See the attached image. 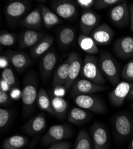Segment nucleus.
<instances>
[{"instance_id": "nucleus-1", "label": "nucleus", "mask_w": 133, "mask_h": 149, "mask_svg": "<svg viewBox=\"0 0 133 149\" xmlns=\"http://www.w3.org/2000/svg\"><path fill=\"white\" fill-rule=\"evenodd\" d=\"M37 86L38 82L34 74H29L25 79L23 88L21 93L24 116L29 115L34 109L38 93Z\"/></svg>"}, {"instance_id": "nucleus-2", "label": "nucleus", "mask_w": 133, "mask_h": 149, "mask_svg": "<svg viewBox=\"0 0 133 149\" xmlns=\"http://www.w3.org/2000/svg\"><path fill=\"white\" fill-rule=\"evenodd\" d=\"M98 65L103 77L112 85L116 86L120 80L119 66L115 58L107 52L101 53Z\"/></svg>"}, {"instance_id": "nucleus-3", "label": "nucleus", "mask_w": 133, "mask_h": 149, "mask_svg": "<svg viewBox=\"0 0 133 149\" xmlns=\"http://www.w3.org/2000/svg\"><path fill=\"white\" fill-rule=\"evenodd\" d=\"M81 74L82 78L95 84L102 85H104L106 84V80L100 70L97 60L93 55L87 54L86 56Z\"/></svg>"}, {"instance_id": "nucleus-4", "label": "nucleus", "mask_w": 133, "mask_h": 149, "mask_svg": "<svg viewBox=\"0 0 133 149\" xmlns=\"http://www.w3.org/2000/svg\"><path fill=\"white\" fill-rule=\"evenodd\" d=\"M72 134V130L68 124L54 125L51 127L41 139L42 145L47 146L66 140Z\"/></svg>"}, {"instance_id": "nucleus-5", "label": "nucleus", "mask_w": 133, "mask_h": 149, "mask_svg": "<svg viewBox=\"0 0 133 149\" xmlns=\"http://www.w3.org/2000/svg\"><path fill=\"white\" fill-rule=\"evenodd\" d=\"M30 7L29 1H8L6 6L4 13L7 22L11 24H15L24 16Z\"/></svg>"}, {"instance_id": "nucleus-6", "label": "nucleus", "mask_w": 133, "mask_h": 149, "mask_svg": "<svg viewBox=\"0 0 133 149\" xmlns=\"http://www.w3.org/2000/svg\"><path fill=\"white\" fill-rule=\"evenodd\" d=\"M74 103L80 108L97 114H105L107 108L102 99L95 95H80L74 98Z\"/></svg>"}, {"instance_id": "nucleus-7", "label": "nucleus", "mask_w": 133, "mask_h": 149, "mask_svg": "<svg viewBox=\"0 0 133 149\" xmlns=\"http://www.w3.org/2000/svg\"><path fill=\"white\" fill-rule=\"evenodd\" d=\"M107 89L108 86L106 85L95 84L85 78H78L72 85L70 96L74 98L78 95L91 94Z\"/></svg>"}, {"instance_id": "nucleus-8", "label": "nucleus", "mask_w": 133, "mask_h": 149, "mask_svg": "<svg viewBox=\"0 0 133 149\" xmlns=\"http://www.w3.org/2000/svg\"><path fill=\"white\" fill-rule=\"evenodd\" d=\"M109 18L117 27L124 28L130 23V14L127 1L113 6L109 12Z\"/></svg>"}, {"instance_id": "nucleus-9", "label": "nucleus", "mask_w": 133, "mask_h": 149, "mask_svg": "<svg viewBox=\"0 0 133 149\" xmlns=\"http://www.w3.org/2000/svg\"><path fill=\"white\" fill-rule=\"evenodd\" d=\"M113 128L118 138L125 139L133 132V120L126 113L118 114L113 120Z\"/></svg>"}, {"instance_id": "nucleus-10", "label": "nucleus", "mask_w": 133, "mask_h": 149, "mask_svg": "<svg viewBox=\"0 0 133 149\" xmlns=\"http://www.w3.org/2000/svg\"><path fill=\"white\" fill-rule=\"evenodd\" d=\"M75 1L70 0H53L50 1V6L54 13L65 20L74 18L77 13V6Z\"/></svg>"}, {"instance_id": "nucleus-11", "label": "nucleus", "mask_w": 133, "mask_h": 149, "mask_svg": "<svg viewBox=\"0 0 133 149\" xmlns=\"http://www.w3.org/2000/svg\"><path fill=\"white\" fill-rule=\"evenodd\" d=\"M100 17L91 10H86L82 12L79 20V30L82 34L90 35L92 31L99 26Z\"/></svg>"}, {"instance_id": "nucleus-12", "label": "nucleus", "mask_w": 133, "mask_h": 149, "mask_svg": "<svg viewBox=\"0 0 133 149\" xmlns=\"http://www.w3.org/2000/svg\"><path fill=\"white\" fill-rule=\"evenodd\" d=\"M132 86V82L127 81L119 82L109 95V99L111 104L116 107L121 106L128 97Z\"/></svg>"}, {"instance_id": "nucleus-13", "label": "nucleus", "mask_w": 133, "mask_h": 149, "mask_svg": "<svg viewBox=\"0 0 133 149\" xmlns=\"http://www.w3.org/2000/svg\"><path fill=\"white\" fill-rule=\"evenodd\" d=\"M91 138L94 149H108V132L102 123L95 122L90 129Z\"/></svg>"}, {"instance_id": "nucleus-14", "label": "nucleus", "mask_w": 133, "mask_h": 149, "mask_svg": "<svg viewBox=\"0 0 133 149\" xmlns=\"http://www.w3.org/2000/svg\"><path fill=\"white\" fill-rule=\"evenodd\" d=\"M113 50L119 58L126 60L133 57V38L132 36L120 37L115 41Z\"/></svg>"}, {"instance_id": "nucleus-15", "label": "nucleus", "mask_w": 133, "mask_h": 149, "mask_svg": "<svg viewBox=\"0 0 133 149\" xmlns=\"http://www.w3.org/2000/svg\"><path fill=\"white\" fill-rule=\"evenodd\" d=\"M114 34V31L107 24L102 23L92 31L90 36L97 45H107L112 41Z\"/></svg>"}, {"instance_id": "nucleus-16", "label": "nucleus", "mask_w": 133, "mask_h": 149, "mask_svg": "<svg viewBox=\"0 0 133 149\" xmlns=\"http://www.w3.org/2000/svg\"><path fill=\"white\" fill-rule=\"evenodd\" d=\"M70 59L69 76L65 84L63 85L66 90H69L73 85L74 82L77 79L79 73H81L83 63L81 58L75 52L68 54Z\"/></svg>"}, {"instance_id": "nucleus-17", "label": "nucleus", "mask_w": 133, "mask_h": 149, "mask_svg": "<svg viewBox=\"0 0 133 149\" xmlns=\"http://www.w3.org/2000/svg\"><path fill=\"white\" fill-rule=\"evenodd\" d=\"M44 33L32 29L22 31L19 35V47L22 49L32 48L44 36Z\"/></svg>"}, {"instance_id": "nucleus-18", "label": "nucleus", "mask_w": 133, "mask_h": 149, "mask_svg": "<svg viewBox=\"0 0 133 149\" xmlns=\"http://www.w3.org/2000/svg\"><path fill=\"white\" fill-rule=\"evenodd\" d=\"M47 125L45 115L40 113L29 120L22 127L23 131L27 134L33 136L42 132Z\"/></svg>"}, {"instance_id": "nucleus-19", "label": "nucleus", "mask_w": 133, "mask_h": 149, "mask_svg": "<svg viewBox=\"0 0 133 149\" xmlns=\"http://www.w3.org/2000/svg\"><path fill=\"white\" fill-rule=\"evenodd\" d=\"M42 24V12L40 5L24 17L20 22L22 26L32 30L40 29Z\"/></svg>"}, {"instance_id": "nucleus-20", "label": "nucleus", "mask_w": 133, "mask_h": 149, "mask_svg": "<svg viewBox=\"0 0 133 149\" xmlns=\"http://www.w3.org/2000/svg\"><path fill=\"white\" fill-rule=\"evenodd\" d=\"M5 56L10 63L19 72L23 71L32 63V60L25 53L10 51L7 52Z\"/></svg>"}, {"instance_id": "nucleus-21", "label": "nucleus", "mask_w": 133, "mask_h": 149, "mask_svg": "<svg viewBox=\"0 0 133 149\" xmlns=\"http://www.w3.org/2000/svg\"><path fill=\"white\" fill-rule=\"evenodd\" d=\"M57 63V56L54 52L45 54L40 61V73L42 79L49 78Z\"/></svg>"}, {"instance_id": "nucleus-22", "label": "nucleus", "mask_w": 133, "mask_h": 149, "mask_svg": "<svg viewBox=\"0 0 133 149\" xmlns=\"http://www.w3.org/2000/svg\"><path fill=\"white\" fill-rule=\"evenodd\" d=\"M70 59L68 55L67 58L56 70L53 77L52 85L53 87H58L64 85L69 76Z\"/></svg>"}, {"instance_id": "nucleus-23", "label": "nucleus", "mask_w": 133, "mask_h": 149, "mask_svg": "<svg viewBox=\"0 0 133 149\" xmlns=\"http://www.w3.org/2000/svg\"><path fill=\"white\" fill-rule=\"evenodd\" d=\"M54 42L53 36L50 35H45L43 38L31 48V54L33 58H37L43 55L53 45Z\"/></svg>"}, {"instance_id": "nucleus-24", "label": "nucleus", "mask_w": 133, "mask_h": 149, "mask_svg": "<svg viewBox=\"0 0 133 149\" xmlns=\"http://www.w3.org/2000/svg\"><path fill=\"white\" fill-rule=\"evenodd\" d=\"M40 6L42 12L43 26L46 29H50L56 24L62 23L61 18H60L49 8L43 5Z\"/></svg>"}, {"instance_id": "nucleus-25", "label": "nucleus", "mask_w": 133, "mask_h": 149, "mask_svg": "<svg viewBox=\"0 0 133 149\" xmlns=\"http://www.w3.org/2000/svg\"><path fill=\"white\" fill-rule=\"evenodd\" d=\"M79 47L84 52L88 54H95L99 52L97 45L90 35L79 34L78 39Z\"/></svg>"}, {"instance_id": "nucleus-26", "label": "nucleus", "mask_w": 133, "mask_h": 149, "mask_svg": "<svg viewBox=\"0 0 133 149\" xmlns=\"http://www.w3.org/2000/svg\"><path fill=\"white\" fill-rule=\"evenodd\" d=\"M90 114L85 109L80 107L72 108L68 113V121L72 123L80 125L88 120Z\"/></svg>"}, {"instance_id": "nucleus-27", "label": "nucleus", "mask_w": 133, "mask_h": 149, "mask_svg": "<svg viewBox=\"0 0 133 149\" xmlns=\"http://www.w3.org/2000/svg\"><path fill=\"white\" fill-rule=\"evenodd\" d=\"M37 103L38 108L41 110L47 111L48 113L56 116L52 108L50 97L45 89L41 88L38 91Z\"/></svg>"}, {"instance_id": "nucleus-28", "label": "nucleus", "mask_w": 133, "mask_h": 149, "mask_svg": "<svg viewBox=\"0 0 133 149\" xmlns=\"http://www.w3.org/2000/svg\"><path fill=\"white\" fill-rule=\"evenodd\" d=\"M50 97L52 108L55 115L59 118H63L66 115L68 107L67 102L59 96L52 95Z\"/></svg>"}, {"instance_id": "nucleus-29", "label": "nucleus", "mask_w": 133, "mask_h": 149, "mask_svg": "<svg viewBox=\"0 0 133 149\" xmlns=\"http://www.w3.org/2000/svg\"><path fill=\"white\" fill-rule=\"evenodd\" d=\"M75 38V31L70 27H65L60 29L58 34V42L63 48L71 45Z\"/></svg>"}, {"instance_id": "nucleus-30", "label": "nucleus", "mask_w": 133, "mask_h": 149, "mask_svg": "<svg viewBox=\"0 0 133 149\" xmlns=\"http://www.w3.org/2000/svg\"><path fill=\"white\" fill-rule=\"evenodd\" d=\"M28 139L20 135H13L6 139L3 143V149H20L28 143Z\"/></svg>"}, {"instance_id": "nucleus-31", "label": "nucleus", "mask_w": 133, "mask_h": 149, "mask_svg": "<svg viewBox=\"0 0 133 149\" xmlns=\"http://www.w3.org/2000/svg\"><path fill=\"white\" fill-rule=\"evenodd\" d=\"M91 140L88 132L84 130H81L76 139L74 149H91Z\"/></svg>"}, {"instance_id": "nucleus-32", "label": "nucleus", "mask_w": 133, "mask_h": 149, "mask_svg": "<svg viewBox=\"0 0 133 149\" xmlns=\"http://www.w3.org/2000/svg\"><path fill=\"white\" fill-rule=\"evenodd\" d=\"M17 35L15 33L2 31L0 34V44L3 47L13 46L16 41Z\"/></svg>"}, {"instance_id": "nucleus-33", "label": "nucleus", "mask_w": 133, "mask_h": 149, "mask_svg": "<svg viewBox=\"0 0 133 149\" xmlns=\"http://www.w3.org/2000/svg\"><path fill=\"white\" fill-rule=\"evenodd\" d=\"M10 86H15L16 84V78L15 74L10 67H7L2 71L1 78Z\"/></svg>"}, {"instance_id": "nucleus-34", "label": "nucleus", "mask_w": 133, "mask_h": 149, "mask_svg": "<svg viewBox=\"0 0 133 149\" xmlns=\"http://www.w3.org/2000/svg\"><path fill=\"white\" fill-rule=\"evenodd\" d=\"M120 75L124 80L133 83V58L129 60L123 68Z\"/></svg>"}, {"instance_id": "nucleus-35", "label": "nucleus", "mask_w": 133, "mask_h": 149, "mask_svg": "<svg viewBox=\"0 0 133 149\" xmlns=\"http://www.w3.org/2000/svg\"><path fill=\"white\" fill-rule=\"evenodd\" d=\"M121 2L122 0H95L94 7L97 10H103L109 7H113Z\"/></svg>"}, {"instance_id": "nucleus-36", "label": "nucleus", "mask_w": 133, "mask_h": 149, "mask_svg": "<svg viewBox=\"0 0 133 149\" xmlns=\"http://www.w3.org/2000/svg\"><path fill=\"white\" fill-rule=\"evenodd\" d=\"M11 119V112L9 110L1 108L0 109V128H4L8 124Z\"/></svg>"}, {"instance_id": "nucleus-37", "label": "nucleus", "mask_w": 133, "mask_h": 149, "mask_svg": "<svg viewBox=\"0 0 133 149\" xmlns=\"http://www.w3.org/2000/svg\"><path fill=\"white\" fill-rule=\"evenodd\" d=\"M95 0H77L75 1L77 4L82 8L86 10H90L94 6Z\"/></svg>"}, {"instance_id": "nucleus-38", "label": "nucleus", "mask_w": 133, "mask_h": 149, "mask_svg": "<svg viewBox=\"0 0 133 149\" xmlns=\"http://www.w3.org/2000/svg\"><path fill=\"white\" fill-rule=\"evenodd\" d=\"M48 149H70V144L67 141H59L52 144Z\"/></svg>"}, {"instance_id": "nucleus-39", "label": "nucleus", "mask_w": 133, "mask_h": 149, "mask_svg": "<svg viewBox=\"0 0 133 149\" xmlns=\"http://www.w3.org/2000/svg\"><path fill=\"white\" fill-rule=\"evenodd\" d=\"M11 98L7 92L0 90V104L3 106H6L10 103Z\"/></svg>"}, {"instance_id": "nucleus-40", "label": "nucleus", "mask_w": 133, "mask_h": 149, "mask_svg": "<svg viewBox=\"0 0 133 149\" xmlns=\"http://www.w3.org/2000/svg\"><path fill=\"white\" fill-rule=\"evenodd\" d=\"M10 62L7 58V57L4 55H1L0 57V68L1 69H4L8 67V65Z\"/></svg>"}, {"instance_id": "nucleus-41", "label": "nucleus", "mask_w": 133, "mask_h": 149, "mask_svg": "<svg viewBox=\"0 0 133 149\" xmlns=\"http://www.w3.org/2000/svg\"><path fill=\"white\" fill-rule=\"evenodd\" d=\"M0 90L4 91L5 92H7V91H8L10 88L11 86H10L8 84H7L6 82H4L3 80H2L1 79V84H0Z\"/></svg>"}, {"instance_id": "nucleus-42", "label": "nucleus", "mask_w": 133, "mask_h": 149, "mask_svg": "<svg viewBox=\"0 0 133 149\" xmlns=\"http://www.w3.org/2000/svg\"><path fill=\"white\" fill-rule=\"evenodd\" d=\"M128 8L130 14V28H133V3H131L128 6Z\"/></svg>"}, {"instance_id": "nucleus-43", "label": "nucleus", "mask_w": 133, "mask_h": 149, "mask_svg": "<svg viewBox=\"0 0 133 149\" xmlns=\"http://www.w3.org/2000/svg\"><path fill=\"white\" fill-rule=\"evenodd\" d=\"M127 98V100H133V86H132V88H131V90L130 92V94H129V95H128V96Z\"/></svg>"}, {"instance_id": "nucleus-44", "label": "nucleus", "mask_w": 133, "mask_h": 149, "mask_svg": "<svg viewBox=\"0 0 133 149\" xmlns=\"http://www.w3.org/2000/svg\"><path fill=\"white\" fill-rule=\"evenodd\" d=\"M130 147V149H133V139H132V140L131 142Z\"/></svg>"}, {"instance_id": "nucleus-45", "label": "nucleus", "mask_w": 133, "mask_h": 149, "mask_svg": "<svg viewBox=\"0 0 133 149\" xmlns=\"http://www.w3.org/2000/svg\"><path fill=\"white\" fill-rule=\"evenodd\" d=\"M131 108H132V111H133V104L132 105V107H131Z\"/></svg>"}, {"instance_id": "nucleus-46", "label": "nucleus", "mask_w": 133, "mask_h": 149, "mask_svg": "<svg viewBox=\"0 0 133 149\" xmlns=\"http://www.w3.org/2000/svg\"><path fill=\"white\" fill-rule=\"evenodd\" d=\"M131 32H133V28H132V29H131Z\"/></svg>"}]
</instances>
